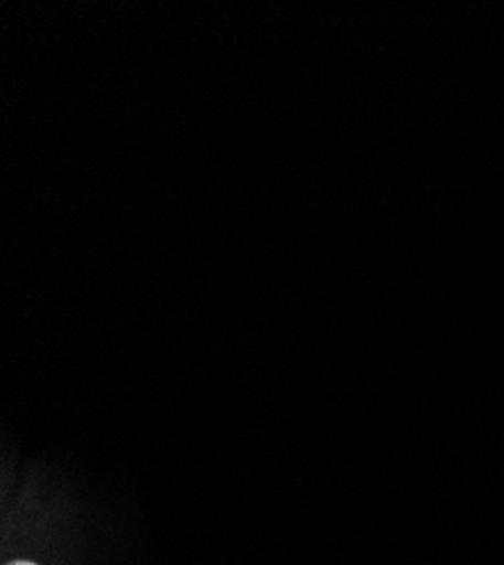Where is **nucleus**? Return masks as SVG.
<instances>
[{"instance_id":"obj_1","label":"nucleus","mask_w":504,"mask_h":565,"mask_svg":"<svg viewBox=\"0 0 504 565\" xmlns=\"http://www.w3.org/2000/svg\"><path fill=\"white\" fill-rule=\"evenodd\" d=\"M10 565H34V563H25V561H17V563H10Z\"/></svg>"}]
</instances>
